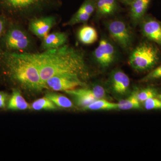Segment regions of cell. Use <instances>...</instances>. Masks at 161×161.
Listing matches in <instances>:
<instances>
[{
    "label": "cell",
    "mask_w": 161,
    "mask_h": 161,
    "mask_svg": "<svg viewBox=\"0 0 161 161\" xmlns=\"http://www.w3.org/2000/svg\"><path fill=\"white\" fill-rule=\"evenodd\" d=\"M131 1H133V0H131Z\"/></svg>",
    "instance_id": "obj_30"
},
{
    "label": "cell",
    "mask_w": 161,
    "mask_h": 161,
    "mask_svg": "<svg viewBox=\"0 0 161 161\" xmlns=\"http://www.w3.org/2000/svg\"><path fill=\"white\" fill-rule=\"evenodd\" d=\"M10 20L3 15L0 14V38L4 34L9 25Z\"/></svg>",
    "instance_id": "obj_27"
},
{
    "label": "cell",
    "mask_w": 161,
    "mask_h": 161,
    "mask_svg": "<svg viewBox=\"0 0 161 161\" xmlns=\"http://www.w3.org/2000/svg\"><path fill=\"white\" fill-rule=\"evenodd\" d=\"M125 1H126V0H125Z\"/></svg>",
    "instance_id": "obj_31"
},
{
    "label": "cell",
    "mask_w": 161,
    "mask_h": 161,
    "mask_svg": "<svg viewBox=\"0 0 161 161\" xmlns=\"http://www.w3.org/2000/svg\"><path fill=\"white\" fill-rule=\"evenodd\" d=\"M67 94L73 96H82L91 97L95 99L104 98L106 97V92L103 87L96 85L92 89L82 88L69 90L65 92Z\"/></svg>",
    "instance_id": "obj_14"
},
{
    "label": "cell",
    "mask_w": 161,
    "mask_h": 161,
    "mask_svg": "<svg viewBox=\"0 0 161 161\" xmlns=\"http://www.w3.org/2000/svg\"><path fill=\"white\" fill-rule=\"evenodd\" d=\"M58 6V0H0L1 14L23 24Z\"/></svg>",
    "instance_id": "obj_3"
},
{
    "label": "cell",
    "mask_w": 161,
    "mask_h": 161,
    "mask_svg": "<svg viewBox=\"0 0 161 161\" xmlns=\"http://www.w3.org/2000/svg\"><path fill=\"white\" fill-rule=\"evenodd\" d=\"M160 58V52L156 45L145 41L132 51L129 58V63L136 70L144 71L156 65Z\"/></svg>",
    "instance_id": "obj_5"
},
{
    "label": "cell",
    "mask_w": 161,
    "mask_h": 161,
    "mask_svg": "<svg viewBox=\"0 0 161 161\" xmlns=\"http://www.w3.org/2000/svg\"><path fill=\"white\" fill-rule=\"evenodd\" d=\"M158 97L159 98H160V99L161 100V94L160 95H158Z\"/></svg>",
    "instance_id": "obj_29"
},
{
    "label": "cell",
    "mask_w": 161,
    "mask_h": 161,
    "mask_svg": "<svg viewBox=\"0 0 161 161\" xmlns=\"http://www.w3.org/2000/svg\"><path fill=\"white\" fill-rule=\"evenodd\" d=\"M144 106L147 110L161 109V100L154 98H150L144 102Z\"/></svg>",
    "instance_id": "obj_26"
},
{
    "label": "cell",
    "mask_w": 161,
    "mask_h": 161,
    "mask_svg": "<svg viewBox=\"0 0 161 161\" xmlns=\"http://www.w3.org/2000/svg\"><path fill=\"white\" fill-rule=\"evenodd\" d=\"M118 109L128 110L140 108V102L137 98V92H134L129 98L121 100L117 103Z\"/></svg>",
    "instance_id": "obj_19"
},
{
    "label": "cell",
    "mask_w": 161,
    "mask_h": 161,
    "mask_svg": "<svg viewBox=\"0 0 161 161\" xmlns=\"http://www.w3.org/2000/svg\"><path fill=\"white\" fill-rule=\"evenodd\" d=\"M143 35L150 41L161 46V23L153 19L144 20L141 24Z\"/></svg>",
    "instance_id": "obj_10"
},
{
    "label": "cell",
    "mask_w": 161,
    "mask_h": 161,
    "mask_svg": "<svg viewBox=\"0 0 161 161\" xmlns=\"http://www.w3.org/2000/svg\"><path fill=\"white\" fill-rule=\"evenodd\" d=\"M93 58L99 66L106 69L115 62L117 57L116 47L111 41L103 38L92 53Z\"/></svg>",
    "instance_id": "obj_7"
},
{
    "label": "cell",
    "mask_w": 161,
    "mask_h": 161,
    "mask_svg": "<svg viewBox=\"0 0 161 161\" xmlns=\"http://www.w3.org/2000/svg\"><path fill=\"white\" fill-rule=\"evenodd\" d=\"M68 35L64 32H54L49 33L42 39L41 48L42 50L55 49L66 44Z\"/></svg>",
    "instance_id": "obj_12"
},
{
    "label": "cell",
    "mask_w": 161,
    "mask_h": 161,
    "mask_svg": "<svg viewBox=\"0 0 161 161\" xmlns=\"http://www.w3.org/2000/svg\"><path fill=\"white\" fill-rule=\"evenodd\" d=\"M106 27L112 40L124 50L131 48L133 42V33L130 26L121 20H110Z\"/></svg>",
    "instance_id": "obj_6"
},
{
    "label": "cell",
    "mask_w": 161,
    "mask_h": 161,
    "mask_svg": "<svg viewBox=\"0 0 161 161\" xmlns=\"http://www.w3.org/2000/svg\"><path fill=\"white\" fill-rule=\"evenodd\" d=\"M161 78V64L150 72L148 75L141 79L142 82H147Z\"/></svg>",
    "instance_id": "obj_24"
},
{
    "label": "cell",
    "mask_w": 161,
    "mask_h": 161,
    "mask_svg": "<svg viewBox=\"0 0 161 161\" xmlns=\"http://www.w3.org/2000/svg\"><path fill=\"white\" fill-rule=\"evenodd\" d=\"M57 23L58 19L56 16L43 15L29 21L28 30L32 34L42 40L49 33Z\"/></svg>",
    "instance_id": "obj_9"
},
{
    "label": "cell",
    "mask_w": 161,
    "mask_h": 161,
    "mask_svg": "<svg viewBox=\"0 0 161 161\" xmlns=\"http://www.w3.org/2000/svg\"><path fill=\"white\" fill-rule=\"evenodd\" d=\"M95 10V2L94 0H85L77 12L92 15Z\"/></svg>",
    "instance_id": "obj_25"
},
{
    "label": "cell",
    "mask_w": 161,
    "mask_h": 161,
    "mask_svg": "<svg viewBox=\"0 0 161 161\" xmlns=\"http://www.w3.org/2000/svg\"><path fill=\"white\" fill-rule=\"evenodd\" d=\"M157 94V90L153 88H147L137 92V98L140 102H144L150 98H154Z\"/></svg>",
    "instance_id": "obj_23"
},
{
    "label": "cell",
    "mask_w": 161,
    "mask_h": 161,
    "mask_svg": "<svg viewBox=\"0 0 161 161\" xmlns=\"http://www.w3.org/2000/svg\"><path fill=\"white\" fill-rule=\"evenodd\" d=\"M85 85L84 80L77 76L58 75L51 77L44 82L45 88L54 91H64L75 89Z\"/></svg>",
    "instance_id": "obj_8"
},
{
    "label": "cell",
    "mask_w": 161,
    "mask_h": 161,
    "mask_svg": "<svg viewBox=\"0 0 161 161\" xmlns=\"http://www.w3.org/2000/svg\"><path fill=\"white\" fill-rule=\"evenodd\" d=\"M150 0H133L130 7V17L134 24L141 21L147 11Z\"/></svg>",
    "instance_id": "obj_15"
},
{
    "label": "cell",
    "mask_w": 161,
    "mask_h": 161,
    "mask_svg": "<svg viewBox=\"0 0 161 161\" xmlns=\"http://www.w3.org/2000/svg\"><path fill=\"white\" fill-rule=\"evenodd\" d=\"M32 35L22 23L10 21L0 38V50L9 53H34L36 42Z\"/></svg>",
    "instance_id": "obj_4"
},
{
    "label": "cell",
    "mask_w": 161,
    "mask_h": 161,
    "mask_svg": "<svg viewBox=\"0 0 161 161\" xmlns=\"http://www.w3.org/2000/svg\"><path fill=\"white\" fill-rule=\"evenodd\" d=\"M110 80L112 90L118 95H125L130 87V78L120 70H115L112 72Z\"/></svg>",
    "instance_id": "obj_11"
},
{
    "label": "cell",
    "mask_w": 161,
    "mask_h": 161,
    "mask_svg": "<svg viewBox=\"0 0 161 161\" xmlns=\"http://www.w3.org/2000/svg\"><path fill=\"white\" fill-rule=\"evenodd\" d=\"M7 108L9 110L21 111L30 109V105L23 98L20 91L14 89L8 101Z\"/></svg>",
    "instance_id": "obj_17"
},
{
    "label": "cell",
    "mask_w": 161,
    "mask_h": 161,
    "mask_svg": "<svg viewBox=\"0 0 161 161\" xmlns=\"http://www.w3.org/2000/svg\"><path fill=\"white\" fill-rule=\"evenodd\" d=\"M8 100V95L4 92H0V109L5 108Z\"/></svg>",
    "instance_id": "obj_28"
},
{
    "label": "cell",
    "mask_w": 161,
    "mask_h": 161,
    "mask_svg": "<svg viewBox=\"0 0 161 161\" xmlns=\"http://www.w3.org/2000/svg\"><path fill=\"white\" fill-rule=\"evenodd\" d=\"M91 16L92 15L89 14L77 11L63 25L64 26H73L79 23H85L89 20Z\"/></svg>",
    "instance_id": "obj_22"
},
{
    "label": "cell",
    "mask_w": 161,
    "mask_h": 161,
    "mask_svg": "<svg viewBox=\"0 0 161 161\" xmlns=\"http://www.w3.org/2000/svg\"><path fill=\"white\" fill-rule=\"evenodd\" d=\"M57 108L53 103L45 96L35 100L30 105V109L36 111L53 110L56 109Z\"/></svg>",
    "instance_id": "obj_21"
},
{
    "label": "cell",
    "mask_w": 161,
    "mask_h": 161,
    "mask_svg": "<svg viewBox=\"0 0 161 161\" xmlns=\"http://www.w3.org/2000/svg\"><path fill=\"white\" fill-rule=\"evenodd\" d=\"M45 97L53 103L56 106L63 108H69L73 107L71 101L64 95L57 93H49L46 94Z\"/></svg>",
    "instance_id": "obj_20"
},
{
    "label": "cell",
    "mask_w": 161,
    "mask_h": 161,
    "mask_svg": "<svg viewBox=\"0 0 161 161\" xmlns=\"http://www.w3.org/2000/svg\"><path fill=\"white\" fill-rule=\"evenodd\" d=\"M77 37L80 43L86 45L95 43L98 39L96 30L90 25H84L80 27L77 34Z\"/></svg>",
    "instance_id": "obj_16"
},
{
    "label": "cell",
    "mask_w": 161,
    "mask_h": 161,
    "mask_svg": "<svg viewBox=\"0 0 161 161\" xmlns=\"http://www.w3.org/2000/svg\"><path fill=\"white\" fill-rule=\"evenodd\" d=\"M44 85L48 78L58 75H72L85 80L90 76L82 51L67 44L55 49L31 53Z\"/></svg>",
    "instance_id": "obj_1"
},
{
    "label": "cell",
    "mask_w": 161,
    "mask_h": 161,
    "mask_svg": "<svg viewBox=\"0 0 161 161\" xmlns=\"http://www.w3.org/2000/svg\"><path fill=\"white\" fill-rule=\"evenodd\" d=\"M83 108L84 110L92 111L118 109L117 103L110 102L104 98L95 100Z\"/></svg>",
    "instance_id": "obj_18"
},
{
    "label": "cell",
    "mask_w": 161,
    "mask_h": 161,
    "mask_svg": "<svg viewBox=\"0 0 161 161\" xmlns=\"http://www.w3.org/2000/svg\"><path fill=\"white\" fill-rule=\"evenodd\" d=\"M0 64L7 78L23 89L39 92L45 88L31 53L0 50Z\"/></svg>",
    "instance_id": "obj_2"
},
{
    "label": "cell",
    "mask_w": 161,
    "mask_h": 161,
    "mask_svg": "<svg viewBox=\"0 0 161 161\" xmlns=\"http://www.w3.org/2000/svg\"><path fill=\"white\" fill-rule=\"evenodd\" d=\"M95 2L96 19L111 16L117 11L116 0H96Z\"/></svg>",
    "instance_id": "obj_13"
}]
</instances>
